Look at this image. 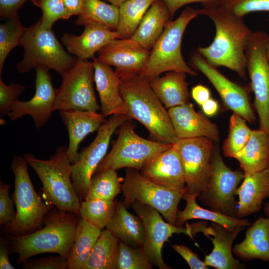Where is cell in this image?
Instances as JSON below:
<instances>
[{
	"label": "cell",
	"instance_id": "cell-1",
	"mask_svg": "<svg viewBox=\"0 0 269 269\" xmlns=\"http://www.w3.org/2000/svg\"><path fill=\"white\" fill-rule=\"evenodd\" d=\"M202 14L213 22L215 35L208 46L199 47L197 53L214 67H225L245 79L246 48L253 31L243 18L217 4L202 8Z\"/></svg>",
	"mask_w": 269,
	"mask_h": 269
},
{
	"label": "cell",
	"instance_id": "cell-2",
	"mask_svg": "<svg viewBox=\"0 0 269 269\" xmlns=\"http://www.w3.org/2000/svg\"><path fill=\"white\" fill-rule=\"evenodd\" d=\"M126 115L142 124L156 141L173 144L177 136L168 110L152 90L149 80L139 75L121 79Z\"/></svg>",
	"mask_w": 269,
	"mask_h": 269
},
{
	"label": "cell",
	"instance_id": "cell-3",
	"mask_svg": "<svg viewBox=\"0 0 269 269\" xmlns=\"http://www.w3.org/2000/svg\"><path fill=\"white\" fill-rule=\"evenodd\" d=\"M80 218L78 214L56 208L45 216L43 228L27 235L10 236L12 251L18 255L16 263L46 253L68 259Z\"/></svg>",
	"mask_w": 269,
	"mask_h": 269
},
{
	"label": "cell",
	"instance_id": "cell-4",
	"mask_svg": "<svg viewBox=\"0 0 269 269\" xmlns=\"http://www.w3.org/2000/svg\"><path fill=\"white\" fill-rule=\"evenodd\" d=\"M23 157L41 182L43 199L60 210L79 215L81 202L72 183V164L67 155V147L59 146L46 160L31 153Z\"/></svg>",
	"mask_w": 269,
	"mask_h": 269
},
{
	"label": "cell",
	"instance_id": "cell-5",
	"mask_svg": "<svg viewBox=\"0 0 269 269\" xmlns=\"http://www.w3.org/2000/svg\"><path fill=\"white\" fill-rule=\"evenodd\" d=\"M202 14V8L187 6L176 19L170 21L151 49L148 60L138 75L149 80L169 71L196 75L195 70L189 66L184 60L181 46L188 24Z\"/></svg>",
	"mask_w": 269,
	"mask_h": 269
},
{
	"label": "cell",
	"instance_id": "cell-6",
	"mask_svg": "<svg viewBox=\"0 0 269 269\" xmlns=\"http://www.w3.org/2000/svg\"><path fill=\"white\" fill-rule=\"evenodd\" d=\"M28 164L24 157H13L10 169L14 176L13 200L16 207L13 220L4 225L6 232L11 236L28 234L40 229L46 214L53 207L43 201L36 192L28 172Z\"/></svg>",
	"mask_w": 269,
	"mask_h": 269
},
{
	"label": "cell",
	"instance_id": "cell-7",
	"mask_svg": "<svg viewBox=\"0 0 269 269\" xmlns=\"http://www.w3.org/2000/svg\"><path fill=\"white\" fill-rule=\"evenodd\" d=\"M20 46L24 52L16 68L22 73L43 67L54 70L62 76L78 59L65 50L51 28L41 26L40 19L26 27Z\"/></svg>",
	"mask_w": 269,
	"mask_h": 269
},
{
	"label": "cell",
	"instance_id": "cell-8",
	"mask_svg": "<svg viewBox=\"0 0 269 269\" xmlns=\"http://www.w3.org/2000/svg\"><path fill=\"white\" fill-rule=\"evenodd\" d=\"M128 120L120 127L117 139L97 167L94 174L108 169L123 168L139 170L152 157L173 144L153 141L138 135L134 124Z\"/></svg>",
	"mask_w": 269,
	"mask_h": 269
},
{
	"label": "cell",
	"instance_id": "cell-9",
	"mask_svg": "<svg viewBox=\"0 0 269 269\" xmlns=\"http://www.w3.org/2000/svg\"><path fill=\"white\" fill-rule=\"evenodd\" d=\"M127 208L135 201L157 210L167 222L176 226L178 205L186 191L168 188L143 177L138 170L128 168L122 185Z\"/></svg>",
	"mask_w": 269,
	"mask_h": 269
},
{
	"label": "cell",
	"instance_id": "cell-10",
	"mask_svg": "<svg viewBox=\"0 0 269 269\" xmlns=\"http://www.w3.org/2000/svg\"><path fill=\"white\" fill-rule=\"evenodd\" d=\"M61 86L55 91L54 111H97L101 110L94 87L93 62L77 59L62 76Z\"/></svg>",
	"mask_w": 269,
	"mask_h": 269
},
{
	"label": "cell",
	"instance_id": "cell-11",
	"mask_svg": "<svg viewBox=\"0 0 269 269\" xmlns=\"http://www.w3.org/2000/svg\"><path fill=\"white\" fill-rule=\"evenodd\" d=\"M130 119L125 115H112L101 126L94 139L79 153L78 160L72 164L71 179L80 202L85 199L92 178L107 155L113 134Z\"/></svg>",
	"mask_w": 269,
	"mask_h": 269
},
{
	"label": "cell",
	"instance_id": "cell-12",
	"mask_svg": "<svg viewBox=\"0 0 269 269\" xmlns=\"http://www.w3.org/2000/svg\"><path fill=\"white\" fill-rule=\"evenodd\" d=\"M212 172L206 189L198 196L201 202L209 209L225 215L237 217L236 196L244 171H234L224 162L219 150L213 149Z\"/></svg>",
	"mask_w": 269,
	"mask_h": 269
},
{
	"label": "cell",
	"instance_id": "cell-13",
	"mask_svg": "<svg viewBox=\"0 0 269 269\" xmlns=\"http://www.w3.org/2000/svg\"><path fill=\"white\" fill-rule=\"evenodd\" d=\"M213 142L199 137L179 139L173 144L183 164L186 192L198 196L208 186L212 172Z\"/></svg>",
	"mask_w": 269,
	"mask_h": 269
},
{
	"label": "cell",
	"instance_id": "cell-14",
	"mask_svg": "<svg viewBox=\"0 0 269 269\" xmlns=\"http://www.w3.org/2000/svg\"><path fill=\"white\" fill-rule=\"evenodd\" d=\"M131 207L143 224L145 239L142 248L152 264L160 269H171L163 259V245L174 234L183 233L193 239L191 228L187 224L182 227L165 222L160 213L149 205L135 201Z\"/></svg>",
	"mask_w": 269,
	"mask_h": 269
},
{
	"label": "cell",
	"instance_id": "cell-15",
	"mask_svg": "<svg viewBox=\"0 0 269 269\" xmlns=\"http://www.w3.org/2000/svg\"><path fill=\"white\" fill-rule=\"evenodd\" d=\"M191 65L208 79L228 109L249 123L256 121L248 93L243 87L226 77L197 52L192 56Z\"/></svg>",
	"mask_w": 269,
	"mask_h": 269
},
{
	"label": "cell",
	"instance_id": "cell-16",
	"mask_svg": "<svg viewBox=\"0 0 269 269\" xmlns=\"http://www.w3.org/2000/svg\"><path fill=\"white\" fill-rule=\"evenodd\" d=\"M35 70L34 96L27 101H16L7 115L11 120L29 115L32 118L35 127L39 129L48 122L54 111L56 89L53 87L49 70L43 67Z\"/></svg>",
	"mask_w": 269,
	"mask_h": 269
},
{
	"label": "cell",
	"instance_id": "cell-17",
	"mask_svg": "<svg viewBox=\"0 0 269 269\" xmlns=\"http://www.w3.org/2000/svg\"><path fill=\"white\" fill-rule=\"evenodd\" d=\"M150 50H147L131 38L116 39L98 52V59L114 66L121 79L139 74L145 66Z\"/></svg>",
	"mask_w": 269,
	"mask_h": 269
},
{
	"label": "cell",
	"instance_id": "cell-18",
	"mask_svg": "<svg viewBox=\"0 0 269 269\" xmlns=\"http://www.w3.org/2000/svg\"><path fill=\"white\" fill-rule=\"evenodd\" d=\"M139 172L146 179L163 187L176 190L185 188L183 164L173 145L152 157Z\"/></svg>",
	"mask_w": 269,
	"mask_h": 269
},
{
	"label": "cell",
	"instance_id": "cell-19",
	"mask_svg": "<svg viewBox=\"0 0 269 269\" xmlns=\"http://www.w3.org/2000/svg\"><path fill=\"white\" fill-rule=\"evenodd\" d=\"M175 132L179 139L204 137L213 142L219 141L217 126L188 102L168 109Z\"/></svg>",
	"mask_w": 269,
	"mask_h": 269
},
{
	"label": "cell",
	"instance_id": "cell-20",
	"mask_svg": "<svg viewBox=\"0 0 269 269\" xmlns=\"http://www.w3.org/2000/svg\"><path fill=\"white\" fill-rule=\"evenodd\" d=\"M82 33L78 36L63 33L61 40L68 52L78 59H94L95 54L112 40L122 38L116 30L98 23L84 26Z\"/></svg>",
	"mask_w": 269,
	"mask_h": 269
},
{
	"label": "cell",
	"instance_id": "cell-21",
	"mask_svg": "<svg viewBox=\"0 0 269 269\" xmlns=\"http://www.w3.org/2000/svg\"><path fill=\"white\" fill-rule=\"evenodd\" d=\"M94 81L99 94L102 114L107 117L115 114L126 115V109L123 98L121 80L110 66L93 59Z\"/></svg>",
	"mask_w": 269,
	"mask_h": 269
},
{
	"label": "cell",
	"instance_id": "cell-22",
	"mask_svg": "<svg viewBox=\"0 0 269 269\" xmlns=\"http://www.w3.org/2000/svg\"><path fill=\"white\" fill-rule=\"evenodd\" d=\"M69 135L67 155L72 164L78 159L80 142L89 134L98 131L107 120L97 111L67 110L59 112Z\"/></svg>",
	"mask_w": 269,
	"mask_h": 269
},
{
	"label": "cell",
	"instance_id": "cell-23",
	"mask_svg": "<svg viewBox=\"0 0 269 269\" xmlns=\"http://www.w3.org/2000/svg\"><path fill=\"white\" fill-rule=\"evenodd\" d=\"M245 228L239 227L234 231H230L222 225L212 222L204 235L212 242V252L205 256L204 262L207 266L218 269H236L242 266L232 255V247L238 234Z\"/></svg>",
	"mask_w": 269,
	"mask_h": 269
},
{
	"label": "cell",
	"instance_id": "cell-24",
	"mask_svg": "<svg viewBox=\"0 0 269 269\" xmlns=\"http://www.w3.org/2000/svg\"><path fill=\"white\" fill-rule=\"evenodd\" d=\"M237 194L239 198L237 218L241 219L260 211L263 201L269 197V166L245 175Z\"/></svg>",
	"mask_w": 269,
	"mask_h": 269
},
{
	"label": "cell",
	"instance_id": "cell-25",
	"mask_svg": "<svg viewBox=\"0 0 269 269\" xmlns=\"http://www.w3.org/2000/svg\"><path fill=\"white\" fill-rule=\"evenodd\" d=\"M171 18L162 0H155L141 19L131 38L151 50Z\"/></svg>",
	"mask_w": 269,
	"mask_h": 269
},
{
	"label": "cell",
	"instance_id": "cell-26",
	"mask_svg": "<svg viewBox=\"0 0 269 269\" xmlns=\"http://www.w3.org/2000/svg\"><path fill=\"white\" fill-rule=\"evenodd\" d=\"M233 252L245 261L259 259L269 262V218H259L247 229L243 241L235 245Z\"/></svg>",
	"mask_w": 269,
	"mask_h": 269
},
{
	"label": "cell",
	"instance_id": "cell-27",
	"mask_svg": "<svg viewBox=\"0 0 269 269\" xmlns=\"http://www.w3.org/2000/svg\"><path fill=\"white\" fill-rule=\"evenodd\" d=\"M186 74L182 72L169 71L163 76H158L149 80L152 90L166 109L189 102Z\"/></svg>",
	"mask_w": 269,
	"mask_h": 269
},
{
	"label": "cell",
	"instance_id": "cell-28",
	"mask_svg": "<svg viewBox=\"0 0 269 269\" xmlns=\"http://www.w3.org/2000/svg\"><path fill=\"white\" fill-rule=\"evenodd\" d=\"M120 241L135 247H142L145 239L144 227L141 219L127 210L124 204L117 202L115 213L107 226Z\"/></svg>",
	"mask_w": 269,
	"mask_h": 269
},
{
	"label": "cell",
	"instance_id": "cell-29",
	"mask_svg": "<svg viewBox=\"0 0 269 269\" xmlns=\"http://www.w3.org/2000/svg\"><path fill=\"white\" fill-rule=\"evenodd\" d=\"M245 175L262 171L269 166V139L265 132L253 130L245 146L234 157Z\"/></svg>",
	"mask_w": 269,
	"mask_h": 269
},
{
	"label": "cell",
	"instance_id": "cell-30",
	"mask_svg": "<svg viewBox=\"0 0 269 269\" xmlns=\"http://www.w3.org/2000/svg\"><path fill=\"white\" fill-rule=\"evenodd\" d=\"M198 196L185 192L182 199L186 201L184 210H178L176 226H182L187 220L192 219L206 220L219 224L230 231H234L239 227H248L250 222L246 219L230 217L218 212L205 209L196 203Z\"/></svg>",
	"mask_w": 269,
	"mask_h": 269
},
{
	"label": "cell",
	"instance_id": "cell-31",
	"mask_svg": "<svg viewBox=\"0 0 269 269\" xmlns=\"http://www.w3.org/2000/svg\"><path fill=\"white\" fill-rule=\"evenodd\" d=\"M102 231L80 217L68 257V269H83Z\"/></svg>",
	"mask_w": 269,
	"mask_h": 269
},
{
	"label": "cell",
	"instance_id": "cell-32",
	"mask_svg": "<svg viewBox=\"0 0 269 269\" xmlns=\"http://www.w3.org/2000/svg\"><path fill=\"white\" fill-rule=\"evenodd\" d=\"M120 240L107 229H103L83 269H116Z\"/></svg>",
	"mask_w": 269,
	"mask_h": 269
},
{
	"label": "cell",
	"instance_id": "cell-33",
	"mask_svg": "<svg viewBox=\"0 0 269 269\" xmlns=\"http://www.w3.org/2000/svg\"><path fill=\"white\" fill-rule=\"evenodd\" d=\"M82 13L75 21L77 26L98 23L116 30L119 21V7L101 0H83Z\"/></svg>",
	"mask_w": 269,
	"mask_h": 269
},
{
	"label": "cell",
	"instance_id": "cell-34",
	"mask_svg": "<svg viewBox=\"0 0 269 269\" xmlns=\"http://www.w3.org/2000/svg\"><path fill=\"white\" fill-rule=\"evenodd\" d=\"M155 0H126L119 6V21L116 30L122 38L131 37Z\"/></svg>",
	"mask_w": 269,
	"mask_h": 269
},
{
	"label": "cell",
	"instance_id": "cell-35",
	"mask_svg": "<svg viewBox=\"0 0 269 269\" xmlns=\"http://www.w3.org/2000/svg\"><path fill=\"white\" fill-rule=\"evenodd\" d=\"M122 185L116 170L108 169L97 173L92 178L84 200H114L121 192Z\"/></svg>",
	"mask_w": 269,
	"mask_h": 269
},
{
	"label": "cell",
	"instance_id": "cell-36",
	"mask_svg": "<svg viewBox=\"0 0 269 269\" xmlns=\"http://www.w3.org/2000/svg\"><path fill=\"white\" fill-rule=\"evenodd\" d=\"M117 202L103 199L84 200L81 202L80 217L103 230L112 221Z\"/></svg>",
	"mask_w": 269,
	"mask_h": 269
},
{
	"label": "cell",
	"instance_id": "cell-37",
	"mask_svg": "<svg viewBox=\"0 0 269 269\" xmlns=\"http://www.w3.org/2000/svg\"><path fill=\"white\" fill-rule=\"evenodd\" d=\"M252 131L246 121L234 113L230 119L228 136L222 146L224 155L234 158L247 143Z\"/></svg>",
	"mask_w": 269,
	"mask_h": 269
},
{
	"label": "cell",
	"instance_id": "cell-38",
	"mask_svg": "<svg viewBox=\"0 0 269 269\" xmlns=\"http://www.w3.org/2000/svg\"><path fill=\"white\" fill-rule=\"evenodd\" d=\"M25 29L19 20L18 14L5 19L0 24V75L10 52L16 46H20Z\"/></svg>",
	"mask_w": 269,
	"mask_h": 269
},
{
	"label": "cell",
	"instance_id": "cell-39",
	"mask_svg": "<svg viewBox=\"0 0 269 269\" xmlns=\"http://www.w3.org/2000/svg\"><path fill=\"white\" fill-rule=\"evenodd\" d=\"M152 264L142 247H135L120 241L116 269H151Z\"/></svg>",
	"mask_w": 269,
	"mask_h": 269
},
{
	"label": "cell",
	"instance_id": "cell-40",
	"mask_svg": "<svg viewBox=\"0 0 269 269\" xmlns=\"http://www.w3.org/2000/svg\"><path fill=\"white\" fill-rule=\"evenodd\" d=\"M41 10V26L52 28L53 24L60 19H67V12L63 0H31Z\"/></svg>",
	"mask_w": 269,
	"mask_h": 269
},
{
	"label": "cell",
	"instance_id": "cell-41",
	"mask_svg": "<svg viewBox=\"0 0 269 269\" xmlns=\"http://www.w3.org/2000/svg\"><path fill=\"white\" fill-rule=\"evenodd\" d=\"M218 4L242 18L251 12H269V0H220Z\"/></svg>",
	"mask_w": 269,
	"mask_h": 269
},
{
	"label": "cell",
	"instance_id": "cell-42",
	"mask_svg": "<svg viewBox=\"0 0 269 269\" xmlns=\"http://www.w3.org/2000/svg\"><path fill=\"white\" fill-rule=\"evenodd\" d=\"M25 87L22 85L10 83L4 84L0 77V116L7 115L11 110L12 105L24 92Z\"/></svg>",
	"mask_w": 269,
	"mask_h": 269
},
{
	"label": "cell",
	"instance_id": "cell-43",
	"mask_svg": "<svg viewBox=\"0 0 269 269\" xmlns=\"http://www.w3.org/2000/svg\"><path fill=\"white\" fill-rule=\"evenodd\" d=\"M25 269H68V260L64 256H46L35 259H27L23 263Z\"/></svg>",
	"mask_w": 269,
	"mask_h": 269
},
{
	"label": "cell",
	"instance_id": "cell-44",
	"mask_svg": "<svg viewBox=\"0 0 269 269\" xmlns=\"http://www.w3.org/2000/svg\"><path fill=\"white\" fill-rule=\"evenodd\" d=\"M10 185L0 181V224L6 225L14 219L13 200L9 196Z\"/></svg>",
	"mask_w": 269,
	"mask_h": 269
},
{
	"label": "cell",
	"instance_id": "cell-45",
	"mask_svg": "<svg viewBox=\"0 0 269 269\" xmlns=\"http://www.w3.org/2000/svg\"><path fill=\"white\" fill-rule=\"evenodd\" d=\"M172 248L187 262L191 269H207L208 266L188 247L181 245L174 244Z\"/></svg>",
	"mask_w": 269,
	"mask_h": 269
},
{
	"label": "cell",
	"instance_id": "cell-46",
	"mask_svg": "<svg viewBox=\"0 0 269 269\" xmlns=\"http://www.w3.org/2000/svg\"><path fill=\"white\" fill-rule=\"evenodd\" d=\"M27 0H0V18L7 19L17 15L19 9Z\"/></svg>",
	"mask_w": 269,
	"mask_h": 269
},
{
	"label": "cell",
	"instance_id": "cell-47",
	"mask_svg": "<svg viewBox=\"0 0 269 269\" xmlns=\"http://www.w3.org/2000/svg\"><path fill=\"white\" fill-rule=\"evenodd\" d=\"M166 6L172 17L176 11L182 6L193 2L202 3L204 7L218 4L220 0H162Z\"/></svg>",
	"mask_w": 269,
	"mask_h": 269
},
{
	"label": "cell",
	"instance_id": "cell-48",
	"mask_svg": "<svg viewBox=\"0 0 269 269\" xmlns=\"http://www.w3.org/2000/svg\"><path fill=\"white\" fill-rule=\"evenodd\" d=\"M191 96L193 99L200 106H202L211 98L209 89L202 85H197L192 87Z\"/></svg>",
	"mask_w": 269,
	"mask_h": 269
},
{
	"label": "cell",
	"instance_id": "cell-49",
	"mask_svg": "<svg viewBox=\"0 0 269 269\" xmlns=\"http://www.w3.org/2000/svg\"><path fill=\"white\" fill-rule=\"evenodd\" d=\"M67 12V19L73 15L79 16L82 12L83 0H63Z\"/></svg>",
	"mask_w": 269,
	"mask_h": 269
},
{
	"label": "cell",
	"instance_id": "cell-50",
	"mask_svg": "<svg viewBox=\"0 0 269 269\" xmlns=\"http://www.w3.org/2000/svg\"><path fill=\"white\" fill-rule=\"evenodd\" d=\"M9 248L3 239L0 240V269H14L9 259Z\"/></svg>",
	"mask_w": 269,
	"mask_h": 269
},
{
	"label": "cell",
	"instance_id": "cell-51",
	"mask_svg": "<svg viewBox=\"0 0 269 269\" xmlns=\"http://www.w3.org/2000/svg\"><path fill=\"white\" fill-rule=\"evenodd\" d=\"M203 113L207 116H212L215 115L219 109L218 102L212 98H210L202 106Z\"/></svg>",
	"mask_w": 269,
	"mask_h": 269
},
{
	"label": "cell",
	"instance_id": "cell-52",
	"mask_svg": "<svg viewBox=\"0 0 269 269\" xmlns=\"http://www.w3.org/2000/svg\"><path fill=\"white\" fill-rule=\"evenodd\" d=\"M111 3V4L119 6L122 3L126 0H106Z\"/></svg>",
	"mask_w": 269,
	"mask_h": 269
},
{
	"label": "cell",
	"instance_id": "cell-53",
	"mask_svg": "<svg viewBox=\"0 0 269 269\" xmlns=\"http://www.w3.org/2000/svg\"><path fill=\"white\" fill-rule=\"evenodd\" d=\"M264 211L267 217L269 218V201L265 205Z\"/></svg>",
	"mask_w": 269,
	"mask_h": 269
},
{
	"label": "cell",
	"instance_id": "cell-54",
	"mask_svg": "<svg viewBox=\"0 0 269 269\" xmlns=\"http://www.w3.org/2000/svg\"><path fill=\"white\" fill-rule=\"evenodd\" d=\"M268 20L269 21V17ZM268 55L269 56V45H268Z\"/></svg>",
	"mask_w": 269,
	"mask_h": 269
}]
</instances>
